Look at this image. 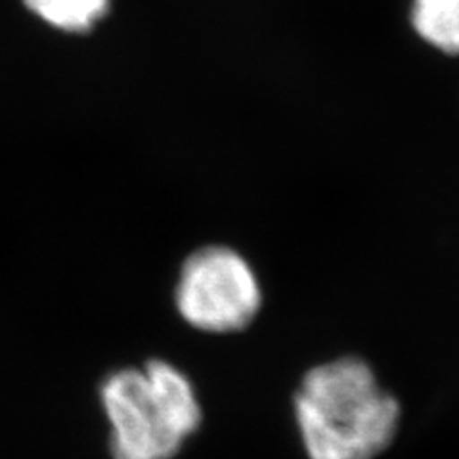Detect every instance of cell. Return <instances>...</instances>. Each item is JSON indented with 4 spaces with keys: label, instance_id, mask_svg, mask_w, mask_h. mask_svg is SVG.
<instances>
[{
    "label": "cell",
    "instance_id": "obj_4",
    "mask_svg": "<svg viewBox=\"0 0 459 459\" xmlns=\"http://www.w3.org/2000/svg\"><path fill=\"white\" fill-rule=\"evenodd\" d=\"M39 20L57 31L86 33L106 18L111 0H23Z\"/></svg>",
    "mask_w": 459,
    "mask_h": 459
},
{
    "label": "cell",
    "instance_id": "obj_3",
    "mask_svg": "<svg viewBox=\"0 0 459 459\" xmlns=\"http://www.w3.org/2000/svg\"><path fill=\"white\" fill-rule=\"evenodd\" d=\"M175 300L184 322L199 332L236 333L256 318L263 295L243 256L228 247H205L184 263Z\"/></svg>",
    "mask_w": 459,
    "mask_h": 459
},
{
    "label": "cell",
    "instance_id": "obj_2",
    "mask_svg": "<svg viewBox=\"0 0 459 459\" xmlns=\"http://www.w3.org/2000/svg\"><path fill=\"white\" fill-rule=\"evenodd\" d=\"M113 459H170L201 425L192 381L169 362L111 373L100 386Z\"/></svg>",
    "mask_w": 459,
    "mask_h": 459
},
{
    "label": "cell",
    "instance_id": "obj_1",
    "mask_svg": "<svg viewBox=\"0 0 459 459\" xmlns=\"http://www.w3.org/2000/svg\"><path fill=\"white\" fill-rule=\"evenodd\" d=\"M293 415L308 459H376L394 442L402 408L366 360L344 356L305 373Z\"/></svg>",
    "mask_w": 459,
    "mask_h": 459
},
{
    "label": "cell",
    "instance_id": "obj_5",
    "mask_svg": "<svg viewBox=\"0 0 459 459\" xmlns=\"http://www.w3.org/2000/svg\"><path fill=\"white\" fill-rule=\"evenodd\" d=\"M413 25L433 47L459 54V0H415Z\"/></svg>",
    "mask_w": 459,
    "mask_h": 459
}]
</instances>
